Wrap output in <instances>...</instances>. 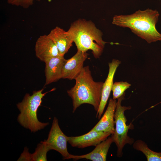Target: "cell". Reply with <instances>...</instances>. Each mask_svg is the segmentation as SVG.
<instances>
[{
	"mask_svg": "<svg viewBox=\"0 0 161 161\" xmlns=\"http://www.w3.org/2000/svg\"><path fill=\"white\" fill-rule=\"evenodd\" d=\"M159 16L157 10L148 8L143 11L139 10L129 15H115L112 23L130 28L137 36L151 43L161 41V34L156 27Z\"/></svg>",
	"mask_w": 161,
	"mask_h": 161,
	"instance_id": "6da1fadb",
	"label": "cell"
},
{
	"mask_svg": "<svg viewBox=\"0 0 161 161\" xmlns=\"http://www.w3.org/2000/svg\"><path fill=\"white\" fill-rule=\"evenodd\" d=\"M75 80L74 86L67 91L72 100L73 113L85 103L91 105L97 112L101 100L103 83L94 80L88 66L83 67Z\"/></svg>",
	"mask_w": 161,
	"mask_h": 161,
	"instance_id": "7a4b0ae2",
	"label": "cell"
},
{
	"mask_svg": "<svg viewBox=\"0 0 161 161\" xmlns=\"http://www.w3.org/2000/svg\"><path fill=\"white\" fill-rule=\"evenodd\" d=\"M67 32L77 49L85 52L90 50L95 58H99L106 42L103 39L102 32L92 21L78 19L71 24Z\"/></svg>",
	"mask_w": 161,
	"mask_h": 161,
	"instance_id": "3957f363",
	"label": "cell"
},
{
	"mask_svg": "<svg viewBox=\"0 0 161 161\" xmlns=\"http://www.w3.org/2000/svg\"><path fill=\"white\" fill-rule=\"evenodd\" d=\"M44 89L34 91L32 95L26 93L22 100L17 104L20 111L17 120L24 128L35 132L44 129L48 124V123L40 122L37 116V110L41 105L42 99L48 92L43 93Z\"/></svg>",
	"mask_w": 161,
	"mask_h": 161,
	"instance_id": "277c9868",
	"label": "cell"
},
{
	"mask_svg": "<svg viewBox=\"0 0 161 161\" xmlns=\"http://www.w3.org/2000/svg\"><path fill=\"white\" fill-rule=\"evenodd\" d=\"M125 94L117 99V106L114 113V119L115 126L114 132L112 134L114 142L117 147L116 155L120 158L123 155V149L126 144L131 145L135 141L134 139L129 137L128 132L129 129H133V126L130 123L127 125V119L124 114L125 112L130 109V106H126L121 105V102L124 98Z\"/></svg>",
	"mask_w": 161,
	"mask_h": 161,
	"instance_id": "5b68a950",
	"label": "cell"
},
{
	"mask_svg": "<svg viewBox=\"0 0 161 161\" xmlns=\"http://www.w3.org/2000/svg\"><path fill=\"white\" fill-rule=\"evenodd\" d=\"M68 138L61 129L58 119L54 117L47 139L44 140L50 150H54L59 153L64 160L69 159L71 154L67 149Z\"/></svg>",
	"mask_w": 161,
	"mask_h": 161,
	"instance_id": "8992f818",
	"label": "cell"
},
{
	"mask_svg": "<svg viewBox=\"0 0 161 161\" xmlns=\"http://www.w3.org/2000/svg\"><path fill=\"white\" fill-rule=\"evenodd\" d=\"M111 134L109 132L91 130L82 135L68 137V142L72 146L78 148L95 146L106 140Z\"/></svg>",
	"mask_w": 161,
	"mask_h": 161,
	"instance_id": "52a82bcc",
	"label": "cell"
},
{
	"mask_svg": "<svg viewBox=\"0 0 161 161\" xmlns=\"http://www.w3.org/2000/svg\"><path fill=\"white\" fill-rule=\"evenodd\" d=\"M86 52L77 49L76 53L67 59L63 69L62 78L75 79L83 69V63L87 58Z\"/></svg>",
	"mask_w": 161,
	"mask_h": 161,
	"instance_id": "ba28073f",
	"label": "cell"
},
{
	"mask_svg": "<svg viewBox=\"0 0 161 161\" xmlns=\"http://www.w3.org/2000/svg\"><path fill=\"white\" fill-rule=\"evenodd\" d=\"M67 60L64 58V56L60 55L49 58L44 61L45 86L62 78L63 69Z\"/></svg>",
	"mask_w": 161,
	"mask_h": 161,
	"instance_id": "9c48e42d",
	"label": "cell"
},
{
	"mask_svg": "<svg viewBox=\"0 0 161 161\" xmlns=\"http://www.w3.org/2000/svg\"><path fill=\"white\" fill-rule=\"evenodd\" d=\"M121 62L118 60L113 59L111 62L109 64V72L107 78L103 84L101 100L96 116V117L98 119H100L103 113L112 90L114 74Z\"/></svg>",
	"mask_w": 161,
	"mask_h": 161,
	"instance_id": "30bf717a",
	"label": "cell"
},
{
	"mask_svg": "<svg viewBox=\"0 0 161 161\" xmlns=\"http://www.w3.org/2000/svg\"><path fill=\"white\" fill-rule=\"evenodd\" d=\"M35 51L36 57L44 62L49 58L60 55L56 44L48 35L41 36L38 38Z\"/></svg>",
	"mask_w": 161,
	"mask_h": 161,
	"instance_id": "8fae6325",
	"label": "cell"
},
{
	"mask_svg": "<svg viewBox=\"0 0 161 161\" xmlns=\"http://www.w3.org/2000/svg\"><path fill=\"white\" fill-rule=\"evenodd\" d=\"M116 100L110 98L104 114L99 121L91 130L109 132L112 134L114 131V115L117 106Z\"/></svg>",
	"mask_w": 161,
	"mask_h": 161,
	"instance_id": "7c38bea8",
	"label": "cell"
},
{
	"mask_svg": "<svg viewBox=\"0 0 161 161\" xmlns=\"http://www.w3.org/2000/svg\"><path fill=\"white\" fill-rule=\"evenodd\" d=\"M113 142L112 136L109 137L95 146V149L91 152L80 155L71 154L69 159H72L75 160L84 159L92 161H106L109 149Z\"/></svg>",
	"mask_w": 161,
	"mask_h": 161,
	"instance_id": "4fadbf2b",
	"label": "cell"
},
{
	"mask_svg": "<svg viewBox=\"0 0 161 161\" xmlns=\"http://www.w3.org/2000/svg\"><path fill=\"white\" fill-rule=\"evenodd\" d=\"M48 35L55 43L61 55L64 56L72 46L73 41L70 36L58 27L51 30Z\"/></svg>",
	"mask_w": 161,
	"mask_h": 161,
	"instance_id": "5bb4252c",
	"label": "cell"
},
{
	"mask_svg": "<svg viewBox=\"0 0 161 161\" xmlns=\"http://www.w3.org/2000/svg\"><path fill=\"white\" fill-rule=\"evenodd\" d=\"M135 150L141 152L148 161H161V152H156L150 149L146 143L141 140H137L133 143Z\"/></svg>",
	"mask_w": 161,
	"mask_h": 161,
	"instance_id": "9a60e30c",
	"label": "cell"
},
{
	"mask_svg": "<svg viewBox=\"0 0 161 161\" xmlns=\"http://www.w3.org/2000/svg\"><path fill=\"white\" fill-rule=\"evenodd\" d=\"M50 150L45 140L41 142L34 152L31 154L32 161H47V153Z\"/></svg>",
	"mask_w": 161,
	"mask_h": 161,
	"instance_id": "2e32d148",
	"label": "cell"
},
{
	"mask_svg": "<svg viewBox=\"0 0 161 161\" xmlns=\"http://www.w3.org/2000/svg\"><path fill=\"white\" fill-rule=\"evenodd\" d=\"M131 85L127 82L120 81L114 83L112 90L113 99L116 100L121 97L124 94L125 90Z\"/></svg>",
	"mask_w": 161,
	"mask_h": 161,
	"instance_id": "e0dca14e",
	"label": "cell"
},
{
	"mask_svg": "<svg viewBox=\"0 0 161 161\" xmlns=\"http://www.w3.org/2000/svg\"><path fill=\"white\" fill-rule=\"evenodd\" d=\"M41 0H7L8 4L13 5L20 6L27 9L32 5L35 1H40Z\"/></svg>",
	"mask_w": 161,
	"mask_h": 161,
	"instance_id": "ac0fdd59",
	"label": "cell"
},
{
	"mask_svg": "<svg viewBox=\"0 0 161 161\" xmlns=\"http://www.w3.org/2000/svg\"><path fill=\"white\" fill-rule=\"evenodd\" d=\"M17 161H32L31 154L29 152L27 148H24Z\"/></svg>",
	"mask_w": 161,
	"mask_h": 161,
	"instance_id": "d6986e66",
	"label": "cell"
}]
</instances>
